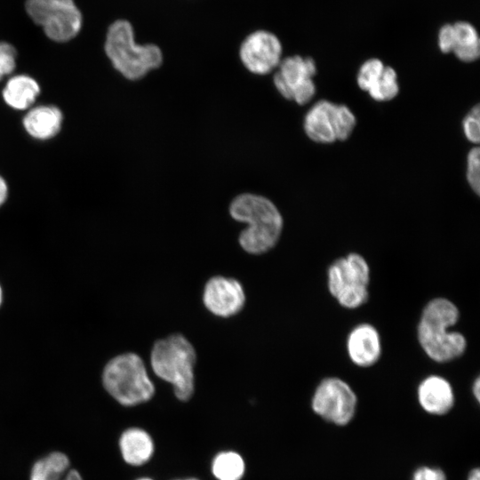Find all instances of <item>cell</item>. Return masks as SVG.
Segmentation results:
<instances>
[{
    "label": "cell",
    "mask_w": 480,
    "mask_h": 480,
    "mask_svg": "<svg viewBox=\"0 0 480 480\" xmlns=\"http://www.w3.org/2000/svg\"><path fill=\"white\" fill-rule=\"evenodd\" d=\"M230 216L247 228L239 235V244L248 253L261 254L272 249L283 230V217L276 204L268 198L244 193L229 204Z\"/></svg>",
    "instance_id": "obj_1"
},
{
    "label": "cell",
    "mask_w": 480,
    "mask_h": 480,
    "mask_svg": "<svg viewBox=\"0 0 480 480\" xmlns=\"http://www.w3.org/2000/svg\"><path fill=\"white\" fill-rule=\"evenodd\" d=\"M459 316L458 308L444 298L433 299L425 306L417 333L421 348L432 360L445 363L465 352V337L459 332H450Z\"/></svg>",
    "instance_id": "obj_2"
},
{
    "label": "cell",
    "mask_w": 480,
    "mask_h": 480,
    "mask_svg": "<svg viewBox=\"0 0 480 480\" xmlns=\"http://www.w3.org/2000/svg\"><path fill=\"white\" fill-rule=\"evenodd\" d=\"M104 49L113 67L132 81L158 68L164 60L163 52L156 44L135 42L133 28L126 20H117L108 27Z\"/></svg>",
    "instance_id": "obj_3"
},
{
    "label": "cell",
    "mask_w": 480,
    "mask_h": 480,
    "mask_svg": "<svg viewBox=\"0 0 480 480\" xmlns=\"http://www.w3.org/2000/svg\"><path fill=\"white\" fill-rule=\"evenodd\" d=\"M196 361L194 347L180 333L156 340L150 353L155 374L173 386L180 401L189 400L194 394Z\"/></svg>",
    "instance_id": "obj_4"
},
{
    "label": "cell",
    "mask_w": 480,
    "mask_h": 480,
    "mask_svg": "<svg viewBox=\"0 0 480 480\" xmlns=\"http://www.w3.org/2000/svg\"><path fill=\"white\" fill-rule=\"evenodd\" d=\"M102 383L107 392L124 406L146 403L155 394L145 364L135 353H124L110 359L104 367Z\"/></svg>",
    "instance_id": "obj_5"
},
{
    "label": "cell",
    "mask_w": 480,
    "mask_h": 480,
    "mask_svg": "<svg viewBox=\"0 0 480 480\" xmlns=\"http://www.w3.org/2000/svg\"><path fill=\"white\" fill-rule=\"evenodd\" d=\"M327 276L329 292L342 307L353 309L366 302L370 268L362 255L353 252L336 260Z\"/></svg>",
    "instance_id": "obj_6"
},
{
    "label": "cell",
    "mask_w": 480,
    "mask_h": 480,
    "mask_svg": "<svg viewBox=\"0 0 480 480\" xmlns=\"http://www.w3.org/2000/svg\"><path fill=\"white\" fill-rule=\"evenodd\" d=\"M26 11L44 34L56 42L74 38L82 27V13L74 0H27Z\"/></svg>",
    "instance_id": "obj_7"
},
{
    "label": "cell",
    "mask_w": 480,
    "mask_h": 480,
    "mask_svg": "<svg viewBox=\"0 0 480 480\" xmlns=\"http://www.w3.org/2000/svg\"><path fill=\"white\" fill-rule=\"evenodd\" d=\"M357 398L351 387L344 380L330 377L316 387L312 397V409L324 420L345 426L355 416Z\"/></svg>",
    "instance_id": "obj_8"
},
{
    "label": "cell",
    "mask_w": 480,
    "mask_h": 480,
    "mask_svg": "<svg viewBox=\"0 0 480 480\" xmlns=\"http://www.w3.org/2000/svg\"><path fill=\"white\" fill-rule=\"evenodd\" d=\"M316 74V65L310 57L300 55L282 59L273 82L278 92L286 100L304 105L316 93L313 77Z\"/></svg>",
    "instance_id": "obj_9"
},
{
    "label": "cell",
    "mask_w": 480,
    "mask_h": 480,
    "mask_svg": "<svg viewBox=\"0 0 480 480\" xmlns=\"http://www.w3.org/2000/svg\"><path fill=\"white\" fill-rule=\"evenodd\" d=\"M280 39L272 32L259 29L241 43L239 58L244 68L255 75H267L277 68L282 60Z\"/></svg>",
    "instance_id": "obj_10"
},
{
    "label": "cell",
    "mask_w": 480,
    "mask_h": 480,
    "mask_svg": "<svg viewBox=\"0 0 480 480\" xmlns=\"http://www.w3.org/2000/svg\"><path fill=\"white\" fill-rule=\"evenodd\" d=\"M203 301L213 315L229 317L238 314L245 304V293L239 281L216 276L204 285Z\"/></svg>",
    "instance_id": "obj_11"
},
{
    "label": "cell",
    "mask_w": 480,
    "mask_h": 480,
    "mask_svg": "<svg viewBox=\"0 0 480 480\" xmlns=\"http://www.w3.org/2000/svg\"><path fill=\"white\" fill-rule=\"evenodd\" d=\"M351 361L361 367L373 365L380 357L381 342L378 331L369 324L356 326L347 340Z\"/></svg>",
    "instance_id": "obj_12"
},
{
    "label": "cell",
    "mask_w": 480,
    "mask_h": 480,
    "mask_svg": "<svg viewBox=\"0 0 480 480\" xmlns=\"http://www.w3.org/2000/svg\"><path fill=\"white\" fill-rule=\"evenodd\" d=\"M336 104L326 100L315 103L307 112L303 128L313 141L322 144L332 143L336 139Z\"/></svg>",
    "instance_id": "obj_13"
},
{
    "label": "cell",
    "mask_w": 480,
    "mask_h": 480,
    "mask_svg": "<svg viewBox=\"0 0 480 480\" xmlns=\"http://www.w3.org/2000/svg\"><path fill=\"white\" fill-rule=\"evenodd\" d=\"M418 401L421 408L433 415H444L453 406L454 393L452 385L444 378L431 375L418 387Z\"/></svg>",
    "instance_id": "obj_14"
},
{
    "label": "cell",
    "mask_w": 480,
    "mask_h": 480,
    "mask_svg": "<svg viewBox=\"0 0 480 480\" xmlns=\"http://www.w3.org/2000/svg\"><path fill=\"white\" fill-rule=\"evenodd\" d=\"M29 480H84L80 472L71 467L68 455L52 452L32 466Z\"/></svg>",
    "instance_id": "obj_15"
},
{
    "label": "cell",
    "mask_w": 480,
    "mask_h": 480,
    "mask_svg": "<svg viewBox=\"0 0 480 480\" xmlns=\"http://www.w3.org/2000/svg\"><path fill=\"white\" fill-rule=\"evenodd\" d=\"M119 449L127 464L141 466L151 459L155 445L151 436L146 430L130 428L120 436Z\"/></svg>",
    "instance_id": "obj_16"
},
{
    "label": "cell",
    "mask_w": 480,
    "mask_h": 480,
    "mask_svg": "<svg viewBox=\"0 0 480 480\" xmlns=\"http://www.w3.org/2000/svg\"><path fill=\"white\" fill-rule=\"evenodd\" d=\"M62 124L61 111L54 106H38L30 109L23 118L27 132L39 140L55 136Z\"/></svg>",
    "instance_id": "obj_17"
},
{
    "label": "cell",
    "mask_w": 480,
    "mask_h": 480,
    "mask_svg": "<svg viewBox=\"0 0 480 480\" xmlns=\"http://www.w3.org/2000/svg\"><path fill=\"white\" fill-rule=\"evenodd\" d=\"M40 92L36 81L25 75L12 77L3 91L6 104L15 109L22 110L30 107Z\"/></svg>",
    "instance_id": "obj_18"
},
{
    "label": "cell",
    "mask_w": 480,
    "mask_h": 480,
    "mask_svg": "<svg viewBox=\"0 0 480 480\" xmlns=\"http://www.w3.org/2000/svg\"><path fill=\"white\" fill-rule=\"evenodd\" d=\"M453 26V47L452 52L461 61L472 62L480 55V41L477 30L468 21H458Z\"/></svg>",
    "instance_id": "obj_19"
},
{
    "label": "cell",
    "mask_w": 480,
    "mask_h": 480,
    "mask_svg": "<svg viewBox=\"0 0 480 480\" xmlns=\"http://www.w3.org/2000/svg\"><path fill=\"white\" fill-rule=\"evenodd\" d=\"M212 471L218 480H240L244 474L245 464L239 453L221 452L214 457Z\"/></svg>",
    "instance_id": "obj_20"
},
{
    "label": "cell",
    "mask_w": 480,
    "mask_h": 480,
    "mask_svg": "<svg viewBox=\"0 0 480 480\" xmlns=\"http://www.w3.org/2000/svg\"><path fill=\"white\" fill-rule=\"evenodd\" d=\"M399 92L397 75L391 67H386L377 83L367 92L376 101H388L394 99Z\"/></svg>",
    "instance_id": "obj_21"
},
{
    "label": "cell",
    "mask_w": 480,
    "mask_h": 480,
    "mask_svg": "<svg viewBox=\"0 0 480 480\" xmlns=\"http://www.w3.org/2000/svg\"><path fill=\"white\" fill-rule=\"evenodd\" d=\"M385 68L383 62L376 58L365 60L357 74L356 82L360 89L368 92L380 79Z\"/></svg>",
    "instance_id": "obj_22"
},
{
    "label": "cell",
    "mask_w": 480,
    "mask_h": 480,
    "mask_svg": "<svg viewBox=\"0 0 480 480\" xmlns=\"http://www.w3.org/2000/svg\"><path fill=\"white\" fill-rule=\"evenodd\" d=\"M335 122L337 140H346L348 139L356 123L353 112L343 104H336Z\"/></svg>",
    "instance_id": "obj_23"
},
{
    "label": "cell",
    "mask_w": 480,
    "mask_h": 480,
    "mask_svg": "<svg viewBox=\"0 0 480 480\" xmlns=\"http://www.w3.org/2000/svg\"><path fill=\"white\" fill-rule=\"evenodd\" d=\"M479 148H473L467 157V180L471 188L478 195L480 190Z\"/></svg>",
    "instance_id": "obj_24"
},
{
    "label": "cell",
    "mask_w": 480,
    "mask_h": 480,
    "mask_svg": "<svg viewBox=\"0 0 480 480\" xmlns=\"http://www.w3.org/2000/svg\"><path fill=\"white\" fill-rule=\"evenodd\" d=\"M480 109L479 106L474 107L462 123L463 132L466 138L472 143H478L480 139Z\"/></svg>",
    "instance_id": "obj_25"
},
{
    "label": "cell",
    "mask_w": 480,
    "mask_h": 480,
    "mask_svg": "<svg viewBox=\"0 0 480 480\" xmlns=\"http://www.w3.org/2000/svg\"><path fill=\"white\" fill-rule=\"evenodd\" d=\"M16 50L5 42H0V80L11 74L16 66Z\"/></svg>",
    "instance_id": "obj_26"
},
{
    "label": "cell",
    "mask_w": 480,
    "mask_h": 480,
    "mask_svg": "<svg viewBox=\"0 0 480 480\" xmlns=\"http://www.w3.org/2000/svg\"><path fill=\"white\" fill-rule=\"evenodd\" d=\"M438 47L444 53L452 52L453 47V26L452 24L443 25L438 32Z\"/></svg>",
    "instance_id": "obj_27"
},
{
    "label": "cell",
    "mask_w": 480,
    "mask_h": 480,
    "mask_svg": "<svg viewBox=\"0 0 480 480\" xmlns=\"http://www.w3.org/2000/svg\"><path fill=\"white\" fill-rule=\"evenodd\" d=\"M412 480H446V476L440 468L423 466L415 470Z\"/></svg>",
    "instance_id": "obj_28"
},
{
    "label": "cell",
    "mask_w": 480,
    "mask_h": 480,
    "mask_svg": "<svg viewBox=\"0 0 480 480\" xmlns=\"http://www.w3.org/2000/svg\"><path fill=\"white\" fill-rule=\"evenodd\" d=\"M7 185L5 180L0 176V206L4 203L7 197Z\"/></svg>",
    "instance_id": "obj_29"
},
{
    "label": "cell",
    "mask_w": 480,
    "mask_h": 480,
    "mask_svg": "<svg viewBox=\"0 0 480 480\" xmlns=\"http://www.w3.org/2000/svg\"><path fill=\"white\" fill-rule=\"evenodd\" d=\"M473 395L476 398L477 401H479V395H480V380L479 378H476L473 384Z\"/></svg>",
    "instance_id": "obj_30"
},
{
    "label": "cell",
    "mask_w": 480,
    "mask_h": 480,
    "mask_svg": "<svg viewBox=\"0 0 480 480\" xmlns=\"http://www.w3.org/2000/svg\"><path fill=\"white\" fill-rule=\"evenodd\" d=\"M480 472L478 468L473 469L468 475V480H480Z\"/></svg>",
    "instance_id": "obj_31"
},
{
    "label": "cell",
    "mask_w": 480,
    "mask_h": 480,
    "mask_svg": "<svg viewBox=\"0 0 480 480\" xmlns=\"http://www.w3.org/2000/svg\"><path fill=\"white\" fill-rule=\"evenodd\" d=\"M2 301H3V290H2V287L0 285V306L2 304Z\"/></svg>",
    "instance_id": "obj_32"
},
{
    "label": "cell",
    "mask_w": 480,
    "mask_h": 480,
    "mask_svg": "<svg viewBox=\"0 0 480 480\" xmlns=\"http://www.w3.org/2000/svg\"><path fill=\"white\" fill-rule=\"evenodd\" d=\"M176 480H198L196 478H186V479H176Z\"/></svg>",
    "instance_id": "obj_33"
},
{
    "label": "cell",
    "mask_w": 480,
    "mask_h": 480,
    "mask_svg": "<svg viewBox=\"0 0 480 480\" xmlns=\"http://www.w3.org/2000/svg\"><path fill=\"white\" fill-rule=\"evenodd\" d=\"M137 480H152L150 478H146V477H143V478H140V479H137Z\"/></svg>",
    "instance_id": "obj_34"
}]
</instances>
